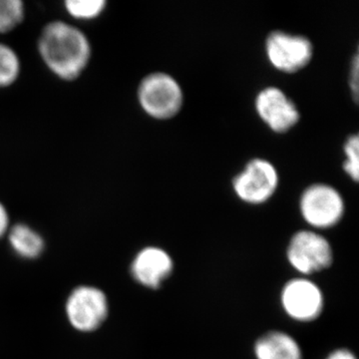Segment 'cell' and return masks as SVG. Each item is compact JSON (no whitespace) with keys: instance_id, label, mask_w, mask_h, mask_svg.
Masks as SVG:
<instances>
[{"instance_id":"6da1fadb","label":"cell","mask_w":359,"mask_h":359,"mask_svg":"<svg viewBox=\"0 0 359 359\" xmlns=\"http://www.w3.org/2000/svg\"><path fill=\"white\" fill-rule=\"evenodd\" d=\"M42 62L62 81H75L83 74L92 57L87 35L77 26L54 20L42 28L37 40Z\"/></svg>"},{"instance_id":"7a4b0ae2","label":"cell","mask_w":359,"mask_h":359,"mask_svg":"<svg viewBox=\"0 0 359 359\" xmlns=\"http://www.w3.org/2000/svg\"><path fill=\"white\" fill-rule=\"evenodd\" d=\"M285 257L297 275L311 278L332 266L334 252L330 241L320 231L304 229L295 231L290 238Z\"/></svg>"},{"instance_id":"3957f363","label":"cell","mask_w":359,"mask_h":359,"mask_svg":"<svg viewBox=\"0 0 359 359\" xmlns=\"http://www.w3.org/2000/svg\"><path fill=\"white\" fill-rule=\"evenodd\" d=\"M137 99L146 114L154 119L167 120L181 110L184 93L173 76L165 72H153L141 80Z\"/></svg>"},{"instance_id":"277c9868","label":"cell","mask_w":359,"mask_h":359,"mask_svg":"<svg viewBox=\"0 0 359 359\" xmlns=\"http://www.w3.org/2000/svg\"><path fill=\"white\" fill-rule=\"evenodd\" d=\"M302 219L314 231L334 228L341 222L346 203L341 194L327 184L318 183L304 189L299 198Z\"/></svg>"},{"instance_id":"5b68a950","label":"cell","mask_w":359,"mask_h":359,"mask_svg":"<svg viewBox=\"0 0 359 359\" xmlns=\"http://www.w3.org/2000/svg\"><path fill=\"white\" fill-rule=\"evenodd\" d=\"M65 314L71 327L82 334L96 332L109 314V302L102 290L93 285L75 287L65 302Z\"/></svg>"},{"instance_id":"8992f818","label":"cell","mask_w":359,"mask_h":359,"mask_svg":"<svg viewBox=\"0 0 359 359\" xmlns=\"http://www.w3.org/2000/svg\"><path fill=\"white\" fill-rule=\"evenodd\" d=\"M280 304L283 313L295 323L318 320L325 309V294L311 278L295 276L283 285Z\"/></svg>"},{"instance_id":"52a82bcc","label":"cell","mask_w":359,"mask_h":359,"mask_svg":"<svg viewBox=\"0 0 359 359\" xmlns=\"http://www.w3.org/2000/svg\"><path fill=\"white\" fill-rule=\"evenodd\" d=\"M280 177L273 163L262 158L250 160L233 180V192L245 204L263 205L278 190Z\"/></svg>"},{"instance_id":"ba28073f","label":"cell","mask_w":359,"mask_h":359,"mask_svg":"<svg viewBox=\"0 0 359 359\" xmlns=\"http://www.w3.org/2000/svg\"><path fill=\"white\" fill-rule=\"evenodd\" d=\"M266 54L276 69L294 73L311 62L313 46L308 37L276 30L266 37Z\"/></svg>"},{"instance_id":"9c48e42d","label":"cell","mask_w":359,"mask_h":359,"mask_svg":"<svg viewBox=\"0 0 359 359\" xmlns=\"http://www.w3.org/2000/svg\"><path fill=\"white\" fill-rule=\"evenodd\" d=\"M256 110L259 118L276 133H285L299 121V111L294 101L278 87L269 86L259 92Z\"/></svg>"},{"instance_id":"30bf717a","label":"cell","mask_w":359,"mask_h":359,"mask_svg":"<svg viewBox=\"0 0 359 359\" xmlns=\"http://www.w3.org/2000/svg\"><path fill=\"white\" fill-rule=\"evenodd\" d=\"M174 259L163 248L148 245L135 255L130 273L135 282L149 290H158L172 276Z\"/></svg>"},{"instance_id":"8fae6325","label":"cell","mask_w":359,"mask_h":359,"mask_svg":"<svg viewBox=\"0 0 359 359\" xmlns=\"http://www.w3.org/2000/svg\"><path fill=\"white\" fill-rule=\"evenodd\" d=\"M256 359H304L299 342L289 332L273 330L257 337L252 346Z\"/></svg>"},{"instance_id":"7c38bea8","label":"cell","mask_w":359,"mask_h":359,"mask_svg":"<svg viewBox=\"0 0 359 359\" xmlns=\"http://www.w3.org/2000/svg\"><path fill=\"white\" fill-rule=\"evenodd\" d=\"M9 245L16 256L27 261L39 259L44 252V238L26 224H16L7 233Z\"/></svg>"},{"instance_id":"4fadbf2b","label":"cell","mask_w":359,"mask_h":359,"mask_svg":"<svg viewBox=\"0 0 359 359\" xmlns=\"http://www.w3.org/2000/svg\"><path fill=\"white\" fill-rule=\"evenodd\" d=\"M21 73L20 56L13 47L0 43V88H7L18 81Z\"/></svg>"},{"instance_id":"5bb4252c","label":"cell","mask_w":359,"mask_h":359,"mask_svg":"<svg viewBox=\"0 0 359 359\" xmlns=\"http://www.w3.org/2000/svg\"><path fill=\"white\" fill-rule=\"evenodd\" d=\"M107 7L106 0H66L65 8L71 18L90 21L100 18Z\"/></svg>"},{"instance_id":"9a60e30c","label":"cell","mask_w":359,"mask_h":359,"mask_svg":"<svg viewBox=\"0 0 359 359\" xmlns=\"http://www.w3.org/2000/svg\"><path fill=\"white\" fill-rule=\"evenodd\" d=\"M25 18V2L21 0H0V35L13 32Z\"/></svg>"},{"instance_id":"2e32d148","label":"cell","mask_w":359,"mask_h":359,"mask_svg":"<svg viewBox=\"0 0 359 359\" xmlns=\"http://www.w3.org/2000/svg\"><path fill=\"white\" fill-rule=\"evenodd\" d=\"M344 151L346 154L344 170L354 182H358L359 178V137L358 134L351 135L346 139Z\"/></svg>"},{"instance_id":"e0dca14e","label":"cell","mask_w":359,"mask_h":359,"mask_svg":"<svg viewBox=\"0 0 359 359\" xmlns=\"http://www.w3.org/2000/svg\"><path fill=\"white\" fill-rule=\"evenodd\" d=\"M358 54L356 53L355 55H354L353 65H351V78H349L351 92H353L354 99H355L356 101H358Z\"/></svg>"},{"instance_id":"ac0fdd59","label":"cell","mask_w":359,"mask_h":359,"mask_svg":"<svg viewBox=\"0 0 359 359\" xmlns=\"http://www.w3.org/2000/svg\"><path fill=\"white\" fill-rule=\"evenodd\" d=\"M323 359H358L351 349L346 347H339L330 351Z\"/></svg>"},{"instance_id":"d6986e66","label":"cell","mask_w":359,"mask_h":359,"mask_svg":"<svg viewBox=\"0 0 359 359\" xmlns=\"http://www.w3.org/2000/svg\"><path fill=\"white\" fill-rule=\"evenodd\" d=\"M9 228H11V218H9L8 211L6 205L0 202V238L7 235Z\"/></svg>"}]
</instances>
